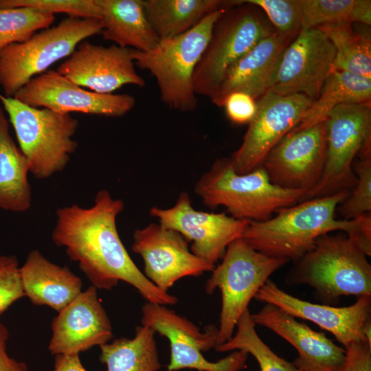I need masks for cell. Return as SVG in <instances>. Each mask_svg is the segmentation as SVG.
Wrapping results in <instances>:
<instances>
[{
    "instance_id": "1",
    "label": "cell",
    "mask_w": 371,
    "mask_h": 371,
    "mask_svg": "<svg viewBox=\"0 0 371 371\" xmlns=\"http://www.w3.org/2000/svg\"><path fill=\"white\" fill-rule=\"evenodd\" d=\"M124 209L122 199L107 190H99L88 208L76 204L58 208L52 233L54 243L64 247L78 262L91 285L111 290L120 281L133 286L147 302L173 305L177 298L151 282L139 269L123 245L116 226Z\"/></svg>"
},
{
    "instance_id": "2",
    "label": "cell",
    "mask_w": 371,
    "mask_h": 371,
    "mask_svg": "<svg viewBox=\"0 0 371 371\" xmlns=\"http://www.w3.org/2000/svg\"><path fill=\"white\" fill-rule=\"evenodd\" d=\"M349 190L303 201L276 212L264 221H249L241 238L254 249L271 257L297 261L311 251L317 239L334 231L354 238L357 218L337 219L335 212L349 195Z\"/></svg>"
},
{
    "instance_id": "3",
    "label": "cell",
    "mask_w": 371,
    "mask_h": 371,
    "mask_svg": "<svg viewBox=\"0 0 371 371\" xmlns=\"http://www.w3.org/2000/svg\"><path fill=\"white\" fill-rule=\"evenodd\" d=\"M290 286L306 284L317 300L330 305L342 296H371V265L347 234L319 236L314 248L287 273Z\"/></svg>"
},
{
    "instance_id": "4",
    "label": "cell",
    "mask_w": 371,
    "mask_h": 371,
    "mask_svg": "<svg viewBox=\"0 0 371 371\" xmlns=\"http://www.w3.org/2000/svg\"><path fill=\"white\" fill-rule=\"evenodd\" d=\"M194 192L210 209L223 206L231 216L247 221H264L278 210L299 203L306 192L272 183L262 167L237 173L231 158L217 159L194 186Z\"/></svg>"
},
{
    "instance_id": "5",
    "label": "cell",
    "mask_w": 371,
    "mask_h": 371,
    "mask_svg": "<svg viewBox=\"0 0 371 371\" xmlns=\"http://www.w3.org/2000/svg\"><path fill=\"white\" fill-rule=\"evenodd\" d=\"M227 9L207 14L196 26L181 35L160 40L150 51L131 49L135 65L148 71L155 77L161 100L169 108L183 112L192 111L196 108L194 73L214 24Z\"/></svg>"
},
{
    "instance_id": "6",
    "label": "cell",
    "mask_w": 371,
    "mask_h": 371,
    "mask_svg": "<svg viewBox=\"0 0 371 371\" xmlns=\"http://www.w3.org/2000/svg\"><path fill=\"white\" fill-rule=\"evenodd\" d=\"M0 101L28 161L30 172L41 180L64 170L78 148L74 136L78 121L69 113L32 107L1 93Z\"/></svg>"
},
{
    "instance_id": "7",
    "label": "cell",
    "mask_w": 371,
    "mask_h": 371,
    "mask_svg": "<svg viewBox=\"0 0 371 371\" xmlns=\"http://www.w3.org/2000/svg\"><path fill=\"white\" fill-rule=\"evenodd\" d=\"M101 31L98 19L67 16L25 42L8 45L0 52V87L3 95L14 97L32 78L69 56L79 43Z\"/></svg>"
},
{
    "instance_id": "8",
    "label": "cell",
    "mask_w": 371,
    "mask_h": 371,
    "mask_svg": "<svg viewBox=\"0 0 371 371\" xmlns=\"http://www.w3.org/2000/svg\"><path fill=\"white\" fill-rule=\"evenodd\" d=\"M274 32L261 10L245 1H237L236 5L225 10L214 24L195 69V93L211 98L228 69Z\"/></svg>"
},
{
    "instance_id": "9",
    "label": "cell",
    "mask_w": 371,
    "mask_h": 371,
    "mask_svg": "<svg viewBox=\"0 0 371 371\" xmlns=\"http://www.w3.org/2000/svg\"><path fill=\"white\" fill-rule=\"evenodd\" d=\"M222 258L205 284L207 293L212 294L216 289L221 292L217 345L233 336L237 322L251 299L271 275L289 261L265 255L242 238L232 242Z\"/></svg>"
},
{
    "instance_id": "10",
    "label": "cell",
    "mask_w": 371,
    "mask_h": 371,
    "mask_svg": "<svg viewBox=\"0 0 371 371\" xmlns=\"http://www.w3.org/2000/svg\"><path fill=\"white\" fill-rule=\"evenodd\" d=\"M325 123L326 157L318 184L301 201L353 188L357 179L352 162L357 155L371 153V102L341 104Z\"/></svg>"
},
{
    "instance_id": "11",
    "label": "cell",
    "mask_w": 371,
    "mask_h": 371,
    "mask_svg": "<svg viewBox=\"0 0 371 371\" xmlns=\"http://www.w3.org/2000/svg\"><path fill=\"white\" fill-rule=\"evenodd\" d=\"M142 325L166 337L170 343V359L167 371L193 369L197 371H240L245 367L248 353L234 350L216 361H207L202 352L217 345L218 328L214 324L199 328L166 306L146 302L142 308Z\"/></svg>"
},
{
    "instance_id": "12",
    "label": "cell",
    "mask_w": 371,
    "mask_h": 371,
    "mask_svg": "<svg viewBox=\"0 0 371 371\" xmlns=\"http://www.w3.org/2000/svg\"><path fill=\"white\" fill-rule=\"evenodd\" d=\"M313 101L302 93L268 92L258 98L243 141L230 157L235 171L246 174L262 166L270 150L300 122Z\"/></svg>"
},
{
    "instance_id": "13",
    "label": "cell",
    "mask_w": 371,
    "mask_h": 371,
    "mask_svg": "<svg viewBox=\"0 0 371 371\" xmlns=\"http://www.w3.org/2000/svg\"><path fill=\"white\" fill-rule=\"evenodd\" d=\"M150 214L161 225L177 231L188 242L191 241V251L213 265L223 258L232 242L241 238L249 223L225 213L195 210L186 192L179 195L171 207H152Z\"/></svg>"
},
{
    "instance_id": "14",
    "label": "cell",
    "mask_w": 371,
    "mask_h": 371,
    "mask_svg": "<svg viewBox=\"0 0 371 371\" xmlns=\"http://www.w3.org/2000/svg\"><path fill=\"white\" fill-rule=\"evenodd\" d=\"M14 98L28 106L61 113L76 112L111 117L126 115L136 102L129 94H103L87 90L56 70H47L32 78Z\"/></svg>"
},
{
    "instance_id": "15",
    "label": "cell",
    "mask_w": 371,
    "mask_h": 371,
    "mask_svg": "<svg viewBox=\"0 0 371 371\" xmlns=\"http://www.w3.org/2000/svg\"><path fill=\"white\" fill-rule=\"evenodd\" d=\"M326 157V130L323 122L286 134L267 154L262 167L274 185L307 193L320 181Z\"/></svg>"
},
{
    "instance_id": "16",
    "label": "cell",
    "mask_w": 371,
    "mask_h": 371,
    "mask_svg": "<svg viewBox=\"0 0 371 371\" xmlns=\"http://www.w3.org/2000/svg\"><path fill=\"white\" fill-rule=\"evenodd\" d=\"M335 49L317 27L302 30L284 49L269 92L302 93L315 100L333 71Z\"/></svg>"
},
{
    "instance_id": "17",
    "label": "cell",
    "mask_w": 371,
    "mask_h": 371,
    "mask_svg": "<svg viewBox=\"0 0 371 371\" xmlns=\"http://www.w3.org/2000/svg\"><path fill=\"white\" fill-rule=\"evenodd\" d=\"M133 238L131 249L143 258L144 274L164 292L182 278L199 276L216 267L190 251L181 234L160 223L136 229Z\"/></svg>"
},
{
    "instance_id": "18",
    "label": "cell",
    "mask_w": 371,
    "mask_h": 371,
    "mask_svg": "<svg viewBox=\"0 0 371 371\" xmlns=\"http://www.w3.org/2000/svg\"><path fill=\"white\" fill-rule=\"evenodd\" d=\"M135 67L131 48L105 47L85 40L56 71L81 87L109 94L126 85L145 86Z\"/></svg>"
},
{
    "instance_id": "19",
    "label": "cell",
    "mask_w": 371,
    "mask_h": 371,
    "mask_svg": "<svg viewBox=\"0 0 371 371\" xmlns=\"http://www.w3.org/2000/svg\"><path fill=\"white\" fill-rule=\"evenodd\" d=\"M254 298L275 305L295 318L313 322L333 334L344 347L352 342H368L364 330L371 322V296L358 297L350 306L335 307L300 300L286 293L269 279Z\"/></svg>"
},
{
    "instance_id": "20",
    "label": "cell",
    "mask_w": 371,
    "mask_h": 371,
    "mask_svg": "<svg viewBox=\"0 0 371 371\" xmlns=\"http://www.w3.org/2000/svg\"><path fill=\"white\" fill-rule=\"evenodd\" d=\"M49 350L52 355L79 354L113 338L108 315L98 297V289L89 286L55 317Z\"/></svg>"
},
{
    "instance_id": "21",
    "label": "cell",
    "mask_w": 371,
    "mask_h": 371,
    "mask_svg": "<svg viewBox=\"0 0 371 371\" xmlns=\"http://www.w3.org/2000/svg\"><path fill=\"white\" fill-rule=\"evenodd\" d=\"M251 317L255 325L272 330L296 349L298 357L292 363L300 371L341 370L345 349L323 333L313 330L271 304H266Z\"/></svg>"
},
{
    "instance_id": "22",
    "label": "cell",
    "mask_w": 371,
    "mask_h": 371,
    "mask_svg": "<svg viewBox=\"0 0 371 371\" xmlns=\"http://www.w3.org/2000/svg\"><path fill=\"white\" fill-rule=\"evenodd\" d=\"M291 42L276 31L262 39L228 69L211 102L223 107L225 98L234 92L245 93L255 100L268 93Z\"/></svg>"
},
{
    "instance_id": "23",
    "label": "cell",
    "mask_w": 371,
    "mask_h": 371,
    "mask_svg": "<svg viewBox=\"0 0 371 371\" xmlns=\"http://www.w3.org/2000/svg\"><path fill=\"white\" fill-rule=\"evenodd\" d=\"M19 273L25 296L35 305H45L57 312L82 292V282L78 276L36 249L29 253Z\"/></svg>"
},
{
    "instance_id": "24",
    "label": "cell",
    "mask_w": 371,
    "mask_h": 371,
    "mask_svg": "<svg viewBox=\"0 0 371 371\" xmlns=\"http://www.w3.org/2000/svg\"><path fill=\"white\" fill-rule=\"evenodd\" d=\"M102 38L116 45L148 52L160 41L145 14L143 0H96Z\"/></svg>"
},
{
    "instance_id": "25",
    "label": "cell",
    "mask_w": 371,
    "mask_h": 371,
    "mask_svg": "<svg viewBox=\"0 0 371 371\" xmlns=\"http://www.w3.org/2000/svg\"><path fill=\"white\" fill-rule=\"evenodd\" d=\"M30 166L10 133V122L0 106V209L23 212L32 205L27 175Z\"/></svg>"
},
{
    "instance_id": "26",
    "label": "cell",
    "mask_w": 371,
    "mask_h": 371,
    "mask_svg": "<svg viewBox=\"0 0 371 371\" xmlns=\"http://www.w3.org/2000/svg\"><path fill=\"white\" fill-rule=\"evenodd\" d=\"M236 4V1L143 0L146 18L159 40L181 35L207 14Z\"/></svg>"
},
{
    "instance_id": "27",
    "label": "cell",
    "mask_w": 371,
    "mask_h": 371,
    "mask_svg": "<svg viewBox=\"0 0 371 371\" xmlns=\"http://www.w3.org/2000/svg\"><path fill=\"white\" fill-rule=\"evenodd\" d=\"M371 78L333 70L324 83L300 122L289 133L311 127L326 120L335 107L344 104L370 102Z\"/></svg>"
},
{
    "instance_id": "28",
    "label": "cell",
    "mask_w": 371,
    "mask_h": 371,
    "mask_svg": "<svg viewBox=\"0 0 371 371\" xmlns=\"http://www.w3.org/2000/svg\"><path fill=\"white\" fill-rule=\"evenodd\" d=\"M155 333L148 326H138L133 338L121 337L100 346V360L107 371H157L161 365Z\"/></svg>"
},
{
    "instance_id": "29",
    "label": "cell",
    "mask_w": 371,
    "mask_h": 371,
    "mask_svg": "<svg viewBox=\"0 0 371 371\" xmlns=\"http://www.w3.org/2000/svg\"><path fill=\"white\" fill-rule=\"evenodd\" d=\"M335 49L333 70L371 78V41L368 34L357 32L352 23L325 24L317 27Z\"/></svg>"
},
{
    "instance_id": "30",
    "label": "cell",
    "mask_w": 371,
    "mask_h": 371,
    "mask_svg": "<svg viewBox=\"0 0 371 371\" xmlns=\"http://www.w3.org/2000/svg\"><path fill=\"white\" fill-rule=\"evenodd\" d=\"M302 30L325 24H371L370 0H300Z\"/></svg>"
},
{
    "instance_id": "31",
    "label": "cell",
    "mask_w": 371,
    "mask_h": 371,
    "mask_svg": "<svg viewBox=\"0 0 371 371\" xmlns=\"http://www.w3.org/2000/svg\"><path fill=\"white\" fill-rule=\"evenodd\" d=\"M247 308L237 322V330L228 341L217 345L218 352L243 350L258 361L260 371H300L293 363L278 356L258 336Z\"/></svg>"
},
{
    "instance_id": "32",
    "label": "cell",
    "mask_w": 371,
    "mask_h": 371,
    "mask_svg": "<svg viewBox=\"0 0 371 371\" xmlns=\"http://www.w3.org/2000/svg\"><path fill=\"white\" fill-rule=\"evenodd\" d=\"M55 15L27 8H0V52L13 43L27 41L50 27Z\"/></svg>"
},
{
    "instance_id": "33",
    "label": "cell",
    "mask_w": 371,
    "mask_h": 371,
    "mask_svg": "<svg viewBox=\"0 0 371 371\" xmlns=\"http://www.w3.org/2000/svg\"><path fill=\"white\" fill-rule=\"evenodd\" d=\"M266 14L274 30L289 41L302 30V12L300 0H246Z\"/></svg>"
},
{
    "instance_id": "34",
    "label": "cell",
    "mask_w": 371,
    "mask_h": 371,
    "mask_svg": "<svg viewBox=\"0 0 371 371\" xmlns=\"http://www.w3.org/2000/svg\"><path fill=\"white\" fill-rule=\"evenodd\" d=\"M354 170L357 181L351 194L337 207L344 220H352L371 212V156L359 157Z\"/></svg>"
},
{
    "instance_id": "35",
    "label": "cell",
    "mask_w": 371,
    "mask_h": 371,
    "mask_svg": "<svg viewBox=\"0 0 371 371\" xmlns=\"http://www.w3.org/2000/svg\"><path fill=\"white\" fill-rule=\"evenodd\" d=\"M32 8L45 13L70 17L100 19L96 0H0V8Z\"/></svg>"
},
{
    "instance_id": "36",
    "label": "cell",
    "mask_w": 371,
    "mask_h": 371,
    "mask_svg": "<svg viewBox=\"0 0 371 371\" xmlns=\"http://www.w3.org/2000/svg\"><path fill=\"white\" fill-rule=\"evenodd\" d=\"M23 296L16 257L0 256V314Z\"/></svg>"
},
{
    "instance_id": "37",
    "label": "cell",
    "mask_w": 371,
    "mask_h": 371,
    "mask_svg": "<svg viewBox=\"0 0 371 371\" xmlns=\"http://www.w3.org/2000/svg\"><path fill=\"white\" fill-rule=\"evenodd\" d=\"M225 108L229 119L238 124H249L256 112V101L243 92L230 93L225 100Z\"/></svg>"
},
{
    "instance_id": "38",
    "label": "cell",
    "mask_w": 371,
    "mask_h": 371,
    "mask_svg": "<svg viewBox=\"0 0 371 371\" xmlns=\"http://www.w3.org/2000/svg\"><path fill=\"white\" fill-rule=\"evenodd\" d=\"M340 371H371V345L367 341H356L346 346Z\"/></svg>"
},
{
    "instance_id": "39",
    "label": "cell",
    "mask_w": 371,
    "mask_h": 371,
    "mask_svg": "<svg viewBox=\"0 0 371 371\" xmlns=\"http://www.w3.org/2000/svg\"><path fill=\"white\" fill-rule=\"evenodd\" d=\"M9 331L6 326L0 322V371H27L26 364L10 357L6 351Z\"/></svg>"
},
{
    "instance_id": "40",
    "label": "cell",
    "mask_w": 371,
    "mask_h": 371,
    "mask_svg": "<svg viewBox=\"0 0 371 371\" xmlns=\"http://www.w3.org/2000/svg\"><path fill=\"white\" fill-rule=\"evenodd\" d=\"M53 371H87L82 364L79 354L57 355Z\"/></svg>"
}]
</instances>
